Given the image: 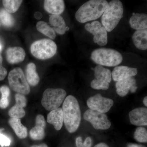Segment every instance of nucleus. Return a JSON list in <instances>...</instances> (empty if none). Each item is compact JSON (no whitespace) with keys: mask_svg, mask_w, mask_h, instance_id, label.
<instances>
[{"mask_svg":"<svg viewBox=\"0 0 147 147\" xmlns=\"http://www.w3.org/2000/svg\"><path fill=\"white\" fill-rule=\"evenodd\" d=\"M9 123L18 138L21 139L26 138L28 136V129L21 123L20 119L11 118L9 120Z\"/></svg>","mask_w":147,"mask_h":147,"instance_id":"23","label":"nucleus"},{"mask_svg":"<svg viewBox=\"0 0 147 147\" xmlns=\"http://www.w3.org/2000/svg\"><path fill=\"white\" fill-rule=\"evenodd\" d=\"M94 79L91 83V87L95 90H108L112 79V72L102 66L97 65L94 69Z\"/></svg>","mask_w":147,"mask_h":147,"instance_id":"8","label":"nucleus"},{"mask_svg":"<svg viewBox=\"0 0 147 147\" xmlns=\"http://www.w3.org/2000/svg\"><path fill=\"white\" fill-rule=\"evenodd\" d=\"M0 21L3 26L8 28L13 26L14 24L13 17L4 9L0 10Z\"/></svg>","mask_w":147,"mask_h":147,"instance_id":"28","label":"nucleus"},{"mask_svg":"<svg viewBox=\"0 0 147 147\" xmlns=\"http://www.w3.org/2000/svg\"><path fill=\"white\" fill-rule=\"evenodd\" d=\"M84 117L95 129L105 130L111 126V122L105 113L89 109L84 113Z\"/></svg>","mask_w":147,"mask_h":147,"instance_id":"9","label":"nucleus"},{"mask_svg":"<svg viewBox=\"0 0 147 147\" xmlns=\"http://www.w3.org/2000/svg\"><path fill=\"white\" fill-rule=\"evenodd\" d=\"M62 109L66 128L69 133H74L79 128L82 117L78 100L73 96H68L64 100Z\"/></svg>","mask_w":147,"mask_h":147,"instance_id":"1","label":"nucleus"},{"mask_svg":"<svg viewBox=\"0 0 147 147\" xmlns=\"http://www.w3.org/2000/svg\"><path fill=\"white\" fill-rule=\"evenodd\" d=\"M86 31L94 36L93 41L99 46H105L108 43V33L106 29L98 21L85 25Z\"/></svg>","mask_w":147,"mask_h":147,"instance_id":"10","label":"nucleus"},{"mask_svg":"<svg viewBox=\"0 0 147 147\" xmlns=\"http://www.w3.org/2000/svg\"><path fill=\"white\" fill-rule=\"evenodd\" d=\"M83 142L82 137H78L76 139V147H82Z\"/></svg>","mask_w":147,"mask_h":147,"instance_id":"33","label":"nucleus"},{"mask_svg":"<svg viewBox=\"0 0 147 147\" xmlns=\"http://www.w3.org/2000/svg\"><path fill=\"white\" fill-rule=\"evenodd\" d=\"M23 1L21 0H3V4L4 9L9 13H13L18 10Z\"/></svg>","mask_w":147,"mask_h":147,"instance_id":"26","label":"nucleus"},{"mask_svg":"<svg viewBox=\"0 0 147 147\" xmlns=\"http://www.w3.org/2000/svg\"><path fill=\"white\" fill-rule=\"evenodd\" d=\"M90 109L102 113L108 112L114 104V101L110 98L103 97L98 94L90 97L87 101Z\"/></svg>","mask_w":147,"mask_h":147,"instance_id":"11","label":"nucleus"},{"mask_svg":"<svg viewBox=\"0 0 147 147\" xmlns=\"http://www.w3.org/2000/svg\"><path fill=\"white\" fill-rule=\"evenodd\" d=\"M9 86L13 91L23 95L30 92V86L22 69L16 67L9 72L8 76Z\"/></svg>","mask_w":147,"mask_h":147,"instance_id":"7","label":"nucleus"},{"mask_svg":"<svg viewBox=\"0 0 147 147\" xmlns=\"http://www.w3.org/2000/svg\"><path fill=\"white\" fill-rule=\"evenodd\" d=\"M37 30L52 39H55L56 38V33L53 28L46 22L44 21H40L37 22L36 25Z\"/></svg>","mask_w":147,"mask_h":147,"instance_id":"25","label":"nucleus"},{"mask_svg":"<svg viewBox=\"0 0 147 147\" xmlns=\"http://www.w3.org/2000/svg\"><path fill=\"white\" fill-rule=\"evenodd\" d=\"M47 122L53 125L57 130L61 129L63 123V115L62 109L59 108L50 111L47 115Z\"/></svg>","mask_w":147,"mask_h":147,"instance_id":"19","label":"nucleus"},{"mask_svg":"<svg viewBox=\"0 0 147 147\" xmlns=\"http://www.w3.org/2000/svg\"><path fill=\"white\" fill-rule=\"evenodd\" d=\"M135 47L139 50H146L147 49V29L136 30L132 36Z\"/></svg>","mask_w":147,"mask_h":147,"instance_id":"20","label":"nucleus"},{"mask_svg":"<svg viewBox=\"0 0 147 147\" xmlns=\"http://www.w3.org/2000/svg\"><path fill=\"white\" fill-rule=\"evenodd\" d=\"M57 44L52 40L42 39L34 42L30 47L32 55L37 59L46 60L53 57L57 53Z\"/></svg>","mask_w":147,"mask_h":147,"instance_id":"5","label":"nucleus"},{"mask_svg":"<svg viewBox=\"0 0 147 147\" xmlns=\"http://www.w3.org/2000/svg\"><path fill=\"white\" fill-rule=\"evenodd\" d=\"M92 144V140L90 137H87L83 143L82 147H91Z\"/></svg>","mask_w":147,"mask_h":147,"instance_id":"32","label":"nucleus"},{"mask_svg":"<svg viewBox=\"0 0 147 147\" xmlns=\"http://www.w3.org/2000/svg\"><path fill=\"white\" fill-rule=\"evenodd\" d=\"M137 73V68L126 66H116L113 69L112 72V77L114 81L117 82L128 77L135 76Z\"/></svg>","mask_w":147,"mask_h":147,"instance_id":"15","label":"nucleus"},{"mask_svg":"<svg viewBox=\"0 0 147 147\" xmlns=\"http://www.w3.org/2000/svg\"><path fill=\"white\" fill-rule=\"evenodd\" d=\"M129 23L131 28L136 30L147 29V14L133 13L129 19Z\"/></svg>","mask_w":147,"mask_h":147,"instance_id":"22","label":"nucleus"},{"mask_svg":"<svg viewBox=\"0 0 147 147\" xmlns=\"http://www.w3.org/2000/svg\"><path fill=\"white\" fill-rule=\"evenodd\" d=\"M143 102L146 106H147V96H145L143 100Z\"/></svg>","mask_w":147,"mask_h":147,"instance_id":"38","label":"nucleus"},{"mask_svg":"<svg viewBox=\"0 0 147 147\" xmlns=\"http://www.w3.org/2000/svg\"><path fill=\"white\" fill-rule=\"evenodd\" d=\"M1 44H0V51H1Z\"/></svg>","mask_w":147,"mask_h":147,"instance_id":"39","label":"nucleus"},{"mask_svg":"<svg viewBox=\"0 0 147 147\" xmlns=\"http://www.w3.org/2000/svg\"><path fill=\"white\" fill-rule=\"evenodd\" d=\"M42 13H40L39 12H35L34 13V17L35 18H36L37 19H40L42 17Z\"/></svg>","mask_w":147,"mask_h":147,"instance_id":"35","label":"nucleus"},{"mask_svg":"<svg viewBox=\"0 0 147 147\" xmlns=\"http://www.w3.org/2000/svg\"><path fill=\"white\" fill-rule=\"evenodd\" d=\"M16 104L11 108L8 114L11 117L20 119L24 117L26 115L24 108L27 105V98L24 95L17 93L15 95Z\"/></svg>","mask_w":147,"mask_h":147,"instance_id":"13","label":"nucleus"},{"mask_svg":"<svg viewBox=\"0 0 147 147\" xmlns=\"http://www.w3.org/2000/svg\"><path fill=\"white\" fill-rule=\"evenodd\" d=\"M91 59L98 65L116 67L122 61L123 56L118 51L110 48H100L92 52Z\"/></svg>","mask_w":147,"mask_h":147,"instance_id":"4","label":"nucleus"},{"mask_svg":"<svg viewBox=\"0 0 147 147\" xmlns=\"http://www.w3.org/2000/svg\"><path fill=\"white\" fill-rule=\"evenodd\" d=\"M6 59L9 63L15 64L23 61L26 53L23 48L19 47H9L6 51Z\"/></svg>","mask_w":147,"mask_h":147,"instance_id":"17","label":"nucleus"},{"mask_svg":"<svg viewBox=\"0 0 147 147\" xmlns=\"http://www.w3.org/2000/svg\"><path fill=\"white\" fill-rule=\"evenodd\" d=\"M0 92L1 93V98L0 99V108L5 109L9 105V98L10 91L7 86H3L0 87Z\"/></svg>","mask_w":147,"mask_h":147,"instance_id":"27","label":"nucleus"},{"mask_svg":"<svg viewBox=\"0 0 147 147\" xmlns=\"http://www.w3.org/2000/svg\"><path fill=\"white\" fill-rule=\"evenodd\" d=\"M26 78L29 84L35 86L39 83L40 78L36 71V66L32 63H29L26 69Z\"/></svg>","mask_w":147,"mask_h":147,"instance_id":"24","label":"nucleus"},{"mask_svg":"<svg viewBox=\"0 0 147 147\" xmlns=\"http://www.w3.org/2000/svg\"><path fill=\"white\" fill-rule=\"evenodd\" d=\"M127 147H146L142 145L137 144H129L127 145Z\"/></svg>","mask_w":147,"mask_h":147,"instance_id":"34","label":"nucleus"},{"mask_svg":"<svg viewBox=\"0 0 147 147\" xmlns=\"http://www.w3.org/2000/svg\"><path fill=\"white\" fill-rule=\"evenodd\" d=\"M134 139L140 143H147V129L143 127H137L134 131Z\"/></svg>","mask_w":147,"mask_h":147,"instance_id":"29","label":"nucleus"},{"mask_svg":"<svg viewBox=\"0 0 147 147\" xmlns=\"http://www.w3.org/2000/svg\"><path fill=\"white\" fill-rule=\"evenodd\" d=\"M65 3L63 0H45L44 7L48 13L53 15L61 14L65 9Z\"/></svg>","mask_w":147,"mask_h":147,"instance_id":"18","label":"nucleus"},{"mask_svg":"<svg viewBox=\"0 0 147 147\" xmlns=\"http://www.w3.org/2000/svg\"><path fill=\"white\" fill-rule=\"evenodd\" d=\"M123 7L119 0H113L108 6L101 16L102 25L107 32L112 31L123 17Z\"/></svg>","mask_w":147,"mask_h":147,"instance_id":"3","label":"nucleus"},{"mask_svg":"<svg viewBox=\"0 0 147 147\" xmlns=\"http://www.w3.org/2000/svg\"><path fill=\"white\" fill-rule=\"evenodd\" d=\"M3 59L1 55H0V81H3L5 79L7 75V71L3 66Z\"/></svg>","mask_w":147,"mask_h":147,"instance_id":"31","label":"nucleus"},{"mask_svg":"<svg viewBox=\"0 0 147 147\" xmlns=\"http://www.w3.org/2000/svg\"><path fill=\"white\" fill-rule=\"evenodd\" d=\"M49 22L50 25L53 27V29L55 32L59 34H64L66 31L69 29L66 27L64 19L60 15H51L49 18Z\"/></svg>","mask_w":147,"mask_h":147,"instance_id":"21","label":"nucleus"},{"mask_svg":"<svg viewBox=\"0 0 147 147\" xmlns=\"http://www.w3.org/2000/svg\"><path fill=\"white\" fill-rule=\"evenodd\" d=\"M11 143L9 137L0 132V145L2 147H8Z\"/></svg>","mask_w":147,"mask_h":147,"instance_id":"30","label":"nucleus"},{"mask_svg":"<svg viewBox=\"0 0 147 147\" xmlns=\"http://www.w3.org/2000/svg\"><path fill=\"white\" fill-rule=\"evenodd\" d=\"M115 86L117 94L121 97L125 96L129 91L135 92L138 88L136 86V79L133 77L116 82Z\"/></svg>","mask_w":147,"mask_h":147,"instance_id":"12","label":"nucleus"},{"mask_svg":"<svg viewBox=\"0 0 147 147\" xmlns=\"http://www.w3.org/2000/svg\"><path fill=\"white\" fill-rule=\"evenodd\" d=\"M94 147H109L108 145L104 143H100L97 144Z\"/></svg>","mask_w":147,"mask_h":147,"instance_id":"36","label":"nucleus"},{"mask_svg":"<svg viewBox=\"0 0 147 147\" xmlns=\"http://www.w3.org/2000/svg\"><path fill=\"white\" fill-rule=\"evenodd\" d=\"M46 126L44 117L41 115H38L36 119L35 126L30 131V137L34 140H41L44 139Z\"/></svg>","mask_w":147,"mask_h":147,"instance_id":"14","label":"nucleus"},{"mask_svg":"<svg viewBox=\"0 0 147 147\" xmlns=\"http://www.w3.org/2000/svg\"><path fill=\"white\" fill-rule=\"evenodd\" d=\"M30 147H48L46 144H42L39 145H33Z\"/></svg>","mask_w":147,"mask_h":147,"instance_id":"37","label":"nucleus"},{"mask_svg":"<svg viewBox=\"0 0 147 147\" xmlns=\"http://www.w3.org/2000/svg\"><path fill=\"white\" fill-rule=\"evenodd\" d=\"M66 92L61 88H48L42 94V106L48 111H52L59 108L65 99Z\"/></svg>","mask_w":147,"mask_h":147,"instance_id":"6","label":"nucleus"},{"mask_svg":"<svg viewBox=\"0 0 147 147\" xmlns=\"http://www.w3.org/2000/svg\"><path fill=\"white\" fill-rule=\"evenodd\" d=\"M129 120L132 124L137 126L147 125V109L139 108L131 110L129 113Z\"/></svg>","mask_w":147,"mask_h":147,"instance_id":"16","label":"nucleus"},{"mask_svg":"<svg viewBox=\"0 0 147 147\" xmlns=\"http://www.w3.org/2000/svg\"><path fill=\"white\" fill-rule=\"evenodd\" d=\"M108 4L105 0H90L82 5L75 14L79 23H86L96 20L102 16Z\"/></svg>","mask_w":147,"mask_h":147,"instance_id":"2","label":"nucleus"}]
</instances>
